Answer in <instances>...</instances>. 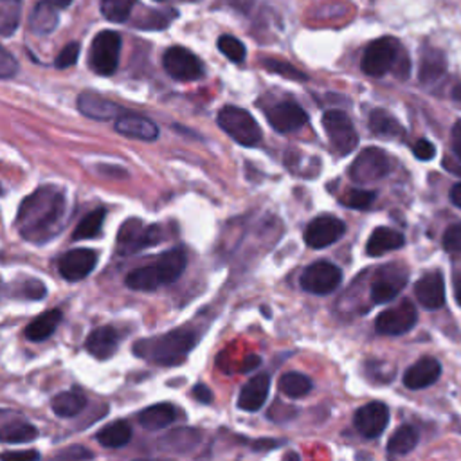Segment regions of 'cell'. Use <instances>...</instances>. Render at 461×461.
I'll list each match as a JSON object with an SVG mask.
<instances>
[{
	"label": "cell",
	"instance_id": "816d5d0a",
	"mask_svg": "<svg viewBox=\"0 0 461 461\" xmlns=\"http://www.w3.org/2000/svg\"><path fill=\"white\" fill-rule=\"evenodd\" d=\"M449 199H450V202H452L456 207L461 209V183H459V184H454V186L450 188Z\"/></svg>",
	"mask_w": 461,
	"mask_h": 461
},
{
	"label": "cell",
	"instance_id": "836d02e7",
	"mask_svg": "<svg viewBox=\"0 0 461 461\" xmlns=\"http://www.w3.org/2000/svg\"><path fill=\"white\" fill-rule=\"evenodd\" d=\"M105 216H106V209L105 207H98L94 211H90L87 216H83V220L76 225L73 240L80 242V240H90V238H98L101 235V229L105 223Z\"/></svg>",
	"mask_w": 461,
	"mask_h": 461
},
{
	"label": "cell",
	"instance_id": "ffe728a7",
	"mask_svg": "<svg viewBox=\"0 0 461 461\" xmlns=\"http://www.w3.org/2000/svg\"><path fill=\"white\" fill-rule=\"evenodd\" d=\"M406 281H408V276L403 272H396V270H389V269L380 270L379 276L375 277V281L371 283V301L375 305L393 301L400 294Z\"/></svg>",
	"mask_w": 461,
	"mask_h": 461
},
{
	"label": "cell",
	"instance_id": "f6af8a7d",
	"mask_svg": "<svg viewBox=\"0 0 461 461\" xmlns=\"http://www.w3.org/2000/svg\"><path fill=\"white\" fill-rule=\"evenodd\" d=\"M19 71V64L15 58L10 54V51L3 49V54H0V76H3L4 80L15 76Z\"/></svg>",
	"mask_w": 461,
	"mask_h": 461
},
{
	"label": "cell",
	"instance_id": "7bdbcfd3",
	"mask_svg": "<svg viewBox=\"0 0 461 461\" xmlns=\"http://www.w3.org/2000/svg\"><path fill=\"white\" fill-rule=\"evenodd\" d=\"M20 291H22L20 298H24V300H33V301H36V300H43V298L47 296L45 285L40 283L38 279H27V281L20 286Z\"/></svg>",
	"mask_w": 461,
	"mask_h": 461
},
{
	"label": "cell",
	"instance_id": "484cf974",
	"mask_svg": "<svg viewBox=\"0 0 461 461\" xmlns=\"http://www.w3.org/2000/svg\"><path fill=\"white\" fill-rule=\"evenodd\" d=\"M370 129L377 137L382 139H402L406 136V130H403L395 115L382 108H377L370 113Z\"/></svg>",
	"mask_w": 461,
	"mask_h": 461
},
{
	"label": "cell",
	"instance_id": "681fc988",
	"mask_svg": "<svg viewBox=\"0 0 461 461\" xmlns=\"http://www.w3.org/2000/svg\"><path fill=\"white\" fill-rule=\"evenodd\" d=\"M452 150L461 162V121L452 127Z\"/></svg>",
	"mask_w": 461,
	"mask_h": 461
},
{
	"label": "cell",
	"instance_id": "1f68e13d",
	"mask_svg": "<svg viewBox=\"0 0 461 461\" xmlns=\"http://www.w3.org/2000/svg\"><path fill=\"white\" fill-rule=\"evenodd\" d=\"M277 389L288 398H303L312 391V380L300 371H286L279 377Z\"/></svg>",
	"mask_w": 461,
	"mask_h": 461
},
{
	"label": "cell",
	"instance_id": "52a82bcc",
	"mask_svg": "<svg viewBox=\"0 0 461 461\" xmlns=\"http://www.w3.org/2000/svg\"><path fill=\"white\" fill-rule=\"evenodd\" d=\"M160 225H145L139 218L127 220L118 235V254L129 256L157 246L162 240Z\"/></svg>",
	"mask_w": 461,
	"mask_h": 461
},
{
	"label": "cell",
	"instance_id": "d590c367",
	"mask_svg": "<svg viewBox=\"0 0 461 461\" xmlns=\"http://www.w3.org/2000/svg\"><path fill=\"white\" fill-rule=\"evenodd\" d=\"M22 19V0H0V33L10 38Z\"/></svg>",
	"mask_w": 461,
	"mask_h": 461
},
{
	"label": "cell",
	"instance_id": "83f0119b",
	"mask_svg": "<svg viewBox=\"0 0 461 461\" xmlns=\"http://www.w3.org/2000/svg\"><path fill=\"white\" fill-rule=\"evenodd\" d=\"M60 323H62V310H58V309L47 310V312L40 314L26 328V337L33 342H42L54 333V330L58 328V324H60Z\"/></svg>",
	"mask_w": 461,
	"mask_h": 461
},
{
	"label": "cell",
	"instance_id": "ba28073f",
	"mask_svg": "<svg viewBox=\"0 0 461 461\" xmlns=\"http://www.w3.org/2000/svg\"><path fill=\"white\" fill-rule=\"evenodd\" d=\"M391 169L389 155L380 148H366L350 166V179L357 184L375 183L386 177Z\"/></svg>",
	"mask_w": 461,
	"mask_h": 461
},
{
	"label": "cell",
	"instance_id": "74e56055",
	"mask_svg": "<svg viewBox=\"0 0 461 461\" xmlns=\"http://www.w3.org/2000/svg\"><path fill=\"white\" fill-rule=\"evenodd\" d=\"M136 0H101V13L106 20L123 24L129 20Z\"/></svg>",
	"mask_w": 461,
	"mask_h": 461
},
{
	"label": "cell",
	"instance_id": "11a10c76",
	"mask_svg": "<svg viewBox=\"0 0 461 461\" xmlns=\"http://www.w3.org/2000/svg\"><path fill=\"white\" fill-rule=\"evenodd\" d=\"M159 3H160V0H159Z\"/></svg>",
	"mask_w": 461,
	"mask_h": 461
},
{
	"label": "cell",
	"instance_id": "e575fe53",
	"mask_svg": "<svg viewBox=\"0 0 461 461\" xmlns=\"http://www.w3.org/2000/svg\"><path fill=\"white\" fill-rule=\"evenodd\" d=\"M3 441L4 443H29L36 440L38 431L35 426L15 418V420H4L3 424Z\"/></svg>",
	"mask_w": 461,
	"mask_h": 461
},
{
	"label": "cell",
	"instance_id": "f35d334b",
	"mask_svg": "<svg viewBox=\"0 0 461 461\" xmlns=\"http://www.w3.org/2000/svg\"><path fill=\"white\" fill-rule=\"evenodd\" d=\"M218 49L220 52L227 58V60L235 62V64H242L246 60V45L230 35H223L218 38Z\"/></svg>",
	"mask_w": 461,
	"mask_h": 461
},
{
	"label": "cell",
	"instance_id": "ac0fdd59",
	"mask_svg": "<svg viewBox=\"0 0 461 461\" xmlns=\"http://www.w3.org/2000/svg\"><path fill=\"white\" fill-rule=\"evenodd\" d=\"M115 132L139 141H155L159 137V127L139 113H123L115 120Z\"/></svg>",
	"mask_w": 461,
	"mask_h": 461
},
{
	"label": "cell",
	"instance_id": "f546056e",
	"mask_svg": "<svg viewBox=\"0 0 461 461\" xmlns=\"http://www.w3.org/2000/svg\"><path fill=\"white\" fill-rule=\"evenodd\" d=\"M96 440L106 449H121L132 440V427L125 420L108 424L98 433Z\"/></svg>",
	"mask_w": 461,
	"mask_h": 461
},
{
	"label": "cell",
	"instance_id": "2e32d148",
	"mask_svg": "<svg viewBox=\"0 0 461 461\" xmlns=\"http://www.w3.org/2000/svg\"><path fill=\"white\" fill-rule=\"evenodd\" d=\"M78 108L83 115L96 121H110V120H118L121 118L123 113H127V110L120 105H115L113 101L96 94V92H83L78 98Z\"/></svg>",
	"mask_w": 461,
	"mask_h": 461
},
{
	"label": "cell",
	"instance_id": "603a6c76",
	"mask_svg": "<svg viewBox=\"0 0 461 461\" xmlns=\"http://www.w3.org/2000/svg\"><path fill=\"white\" fill-rule=\"evenodd\" d=\"M153 265L157 269L160 283L171 285V283H176L183 276V272L186 270L188 256H186L184 249H181V247L169 249V251L162 253Z\"/></svg>",
	"mask_w": 461,
	"mask_h": 461
},
{
	"label": "cell",
	"instance_id": "f5cc1de1",
	"mask_svg": "<svg viewBox=\"0 0 461 461\" xmlns=\"http://www.w3.org/2000/svg\"><path fill=\"white\" fill-rule=\"evenodd\" d=\"M47 3L52 4L58 10H64V8H67L73 3V0H47Z\"/></svg>",
	"mask_w": 461,
	"mask_h": 461
},
{
	"label": "cell",
	"instance_id": "7c38bea8",
	"mask_svg": "<svg viewBox=\"0 0 461 461\" xmlns=\"http://www.w3.org/2000/svg\"><path fill=\"white\" fill-rule=\"evenodd\" d=\"M346 233V225L337 216L323 215L314 218L307 230H305V242L310 249H324L335 242H339Z\"/></svg>",
	"mask_w": 461,
	"mask_h": 461
},
{
	"label": "cell",
	"instance_id": "4dcf8cb0",
	"mask_svg": "<svg viewBox=\"0 0 461 461\" xmlns=\"http://www.w3.org/2000/svg\"><path fill=\"white\" fill-rule=\"evenodd\" d=\"M125 283L129 288H132V291H137V293H153L159 286H162L153 263L129 272Z\"/></svg>",
	"mask_w": 461,
	"mask_h": 461
},
{
	"label": "cell",
	"instance_id": "9a60e30c",
	"mask_svg": "<svg viewBox=\"0 0 461 461\" xmlns=\"http://www.w3.org/2000/svg\"><path fill=\"white\" fill-rule=\"evenodd\" d=\"M96 265L98 254L92 249H73L58 262V269H60V274L67 281L85 279L96 269Z\"/></svg>",
	"mask_w": 461,
	"mask_h": 461
},
{
	"label": "cell",
	"instance_id": "ee69618b",
	"mask_svg": "<svg viewBox=\"0 0 461 461\" xmlns=\"http://www.w3.org/2000/svg\"><path fill=\"white\" fill-rule=\"evenodd\" d=\"M443 249L447 253H461V223H454L445 230Z\"/></svg>",
	"mask_w": 461,
	"mask_h": 461
},
{
	"label": "cell",
	"instance_id": "277c9868",
	"mask_svg": "<svg viewBox=\"0 0 461 461\" xmlns=\"http://www.w3.org/2000/svg\"><path fill=\"white\" fill-rule=\"evenodd\" d=\"M218 127L242 146H256L263 134L253 115L238 106H223L218 112Z\"/></svg>",
	"mask_w": 461,
	"mask_h": 461
},
{
	"label": "cell",
	"instance_id": "44dd1931",
	"mask_svg": "<svg viewBox=\"0 0 461 461\" xmlns=\"http://www.w3.org/2000/svg\"><path fill=\"white\" fill-rule=\"evenodd\" d=\"M118 346L120 332L113 326L96 328L85 340V350L99 361H108L110 357H113V354L118 352Z\"/></svg>",
	"mask_w": 461,
	"mask_h": 461
},
{
	"label": "cell",
	"instance_id": "60d3db41",
	"mask_svg": "<svg viewBox=\"0 0 461 461\" xmlns=\"http://www.w3.org/2000/svg\"><path fill=\"white\" fill-rule=\"evenodd\" d=\"M263 67L274 74H281L288 80H294V82H307V74L298 71L296 67H293L291 64L286 62H279V60H272V58H269V60H263Z\"/></svg>",
	"mask_w": 461,
	"mask_h": 461
},
{
	"label": "cell",
	"instance_id": "d6986e66",
	"mask_svg": "<svg viewBox=\"0 0 461 461\" xmlns=\"http://www.w3.org/2000/svg\"><path fill=\"white\" fill-rule=\"evenodd\" d=\"M269 391H270V377L267 373L254 375L251 380L246 382V386L238 395V408L249 413L260 411L269 398Z\"/></svg>",
	"mask_w": 461,
	"mask_h": 461
},
{
	"label": "cell",
	"instance_id": "8992f818",
	"mask_svg": "<svg viewBox=\"0 0 461 461\" xmlns=\"http://www.w3.org/2000/svg\"><path fill=\"white\" fill-rule=\"evenodd\" d=\"M323 129L330 141V148L333 150L335 155L339 157L350 155L357 148L359 145L357 130L350 120V115H346L344 112L340 110L324 112Z\"/></svg>",
	"mask_w": 461,
	"mask_h": 461
},
{
	"label": "cell",
	"instance_id": "3957f363",
	"mask_svg": "<svg viewBox=\"0 0 461 461\" xmlns=\"http://www.w3.org/2000/svg\"><path fill=\"white\" fill-rule=\"evenodd\" d=\"M393 69H396L400 78H408L410 62L406 54L402 52L400 42L393 36H382L371 42L363 56V71L368 76L380 78Z\"/></svg>",
	"mask_w": 461,
	"mask_h": 461
},
{
	"label": "cell",
	"instance_id": "ab89813d",
	"mask_svg": "<svg viewBox=\"0 0 461 461\" xmlns=\"http://www.w3.org/2000/svg\"><path fill=\"white\" fill-rule=\"evenodd\" d=\"M377 193L368 190H350L340 199V204L350 209H368L375 202Z\"/></svg>",
	"mask_w": 461,
	"mask_h": 461
},
{
	"label": "cell",
	"instance_id": "5bb4252c",
	"mask_svg": "<svg viewBox=\"0 0 461 461\" xmlns=\"http://www.w3.org/2000/svg\"><path fill=\"white\" fill-rule=\"evenodd\" d=\"M389 424V410L384 402H370L354 417V426L364 438H379Z\"/></svg>",
	"mask_w": 461,
	"mask_h": 461
},
{
	"label": "cell",
	"instance_id": "f907efd6",
	"mask_svg": "<svg viewBox=\"0 0 461 461\" xmlns=\"http://www.w3.org/2000/svg\"><path fill=\"white\" fill-rule=\"evenodd\" d=\"M4 459H38L40 454L36 450H20V452H4Z\"/></svg>",
	"mask_w": 461,
	"mask_h": 461
},
{
	"label": "cell",
	"instance_id": "8fae6325",
	"mask_svg": "<svg viewBox=\"0 0 461 461\" xmlns=\"http://www.w3.org/2000/svg\"><path fill=\"white\" fill-rule=\"evenodd\" d=\"M418 321L417 309L411 301H402L400 305L384 310L375 321V328L382 335H403L415 328Z\"/></svg>",
	"mask_w": 461,
	"mask_h": 461
},
{
	"label": "cell",
	"instance_id": "4316f807",
	"mask_svg": "<svg viewBox=\"0 0 461 461\" xmlns=\"http://www.w3.org/2000/svg\"><path fill=\"white\" fill-rule=\"evenodd\" d=\"M87 406V398L80 391H66L52 398V413L60 418H74Z\"/></svg>",
	"mask_w": 461,
	"mask_h": 461
},
{
	"label": "cell",
	"instance_id": "7a4b0ae2",
	"mask_svg": "<svg viewBox=\"0 0 461 461\" xmlns=\"http://www.w3.org/2000/svg\"><path fill=\"white\" fill-rule=\"evenodd\" d=\"M199 335L190 328H177L157 337L141 339L134 346V354L148 363L160 366H177L186 361L195 348Z\"/></svg>",
	"mask_w": 461,
	"mask_h": 461
},
{
	"label": "cell",
	"instance_id": "9c48e42d",
	"mask_svg": "<svg viewBox=\"0 0 461 461\" xmlns=\"http://www.w3.org/2000/svg\"><path fill=\"white\" fill-rule=\"evenodd\" d=\"M162 67L177 82H195L204 74L202 62L190 49L176 45L169 47L162 56Z\"/></svg>",
	"mask_w": 461,
	"mask_h": 461
},
{
	"label": "cell",
	"instance_id": "d4e9b609",
	"mask_svg": "<svg viewBox=\"0 0 461 461\" xmlns=\"http://www.w3.org/2000/svg\"><path fill=\"white\" fill-rule=\"evenodd\" d=\"M177 420V411L171 403H155V406H150L148 410H145L139 415V424L143 429L146 431H160L169 427L173 422Z\"/></svg>",
	"mask_w": 461,
	"mask_h": 461
},
{
	"label": "cell",
	"instance_id": "b9f144b4",
	"mask_svg": "<svg viewBox=\"0 0 461 461\" xmlns=\"http://www.w3.org/2000/svg\"><path fill=\"white\" fill-rule=\"evenodd\" d=\"M78 58H80V43L78 42H71V43H67L62 49L60 54H58L54 66L58 69H69V67H73L78 62Z\"/></svg>",
	"mask_w": 461,
	"mask_h": 461
},
{
	"label": "cell",
	"instance_id": "8d00e7d4",
	"mask_svg": "<svg viewBox=\"0 0 461 461\" xmlns=\"http://www.w3.org/2000/svg\"><path fill=\"white\" fill-rule=\"evenodd\" d=\"M58 8H54L52 4H49L47 0L45 3H40L33 15H31V29L36 35H47L51 33L56 26H58Z\"/></svg>",
	"mask_w": 461,
	"mask_h": 461
},
{
	"label": "cell",
	"instance_id": "db71d44e",
	"mask_svg": "<svg viewBox=\"0 0 461 461\" xmlns=\"http://www.w3.org/2000/svg\"><path fill=\"white\" fill-rule=\"evenodd\" d=\"M454 288H456V301L459 303V307H461V277H457L456 279V283H454Z\"/></svg>",
	"mask_w": 461,
	"mask_h": 461
},
{
	"label": "cell",
	"instance_id": "6da1fadb",
	"mask_svg": "<svg viewBox=\"0 0 461 461\" xmlns=\"http://www.w3.org/2000/svg\"><path fill=\"white\" fill-rule=\"evenodd\" d=\"M67 199L58 186H42L19 207L17 229L24 240L42 246L51 242L66 223Z\"/></svg>",
	"mask_w": 461,
	"mask_h": 461
},
{
	"label": "cell",
	"instance_id": "c3c4849f",
	"mask_svg": "<svg viewBox=\"0 0 461 461\" xmlns=\"http://www.w3.org/2000/svg\"><path fill=\"white\" fill-rule=\"evenodd\" d=\"M193 396H195L199 402H202V403H211V402H213V393H211V389H209L207 386H204V384H197V386L193 387Z\"/></svg>",
	"mask_w": 461,
	"mask_h": 461
},
{
	"label": "cell",
	"instance_id": "5b68a950",
	"mask_svg": "<svg viewBox=\"0 0 461 461\" xmlns=\"http://www.w3.org/2000/svg\"><path fill=\"white\" fill-rule=\"evenodd\" d=\"M121 35L115 31H101L96 35L89 52V66L99 76H112L120 67Z\"/></svg>",
	"mask_w": 461,
	"mask_h": 461
},
{
	"label": "cell",
	"instance_id": "d6a6232c",
	"mask_svg": "<svg viewBox=\"0 0 461 461\" xmlns=\"http://www.w3.org/2000/svg\"><path fill=\"white\" fill-rule=\"evenodd\" d=\"M418 431L413 426L398 427L387 441V452L393 456H406L418 445Z\"/></svg>",
	"mask_w": 461,
	"mask_h": 461
},
{
	"label": "cell",
	"instance_id": "7dc6e473",
	"mask_svg": "<svg viewBox=\"0 0 461 461\" xmlns=\"http://www.w3.org/2000/svg\"><path fill=\"white\" fill-rule=\"evenodd\" d=\"M92 456H94V454H92L90 450H87L85 447L74 445V447H69V449L62 450L56 457H58V459H89V457H92Z\"/></svg>",
	"mask_w": 461,
	"mask_h": 461
},
{
	"label": "cell",
	"instance_id": "4fadbf2b",
	"mask_svg": "<svg viewBox=\"0 0 461 461\" xmlns=\"http://www.w3.org/2000/svg\"><path fill=\"white\" fill-rule=\"evenodd\" d=\"M269 125L279 134H291L309 123L307 112L294 101H281L267 110Z\"/></svg>",
	"mask_w": 461,
	"mask_h": 461
},
{
	"label": "cell",
	"instance_id": "e0dca14e",
	"mask_svg": "<svg viewBox=\"0 0 461 461\" xmlns=\"http://www.w3.org/2000/svg\"><path fill=\"white\" fill-rule=\"evenodd\" d=\"M415 296L427 310H438L445 305V281L441 272H429L415 285Z\"/></svg>",
	"mask_w": 461,
	"mask_h": 461
},
{
	"label": "cell",
	"instance_id": "30bf717a",
	"mask_svg": "<svg viewBox=\"0 0 461 461\" xmlns=\"http://www.w3.org/2000/svg\"><path fill=\"white\" fill-rule=\"evenodd\" d=\"M342 281V270L332 262H316L309 265L300 279L305 293L326 296L332 294Z\"/></svg>",
	"mask_w": 461,
	"mask_h": 461
},
{
	"label": "cell",
	"instance_id": "f1b7e54d",
	"mask_svg": "<svg viewBox=\"0 0 461 461\" xmlns=\"http://www.w3.org/2000/svg\"><path fill=\"white\" fill-rule=\"evenodd\" d=\"M447 69V62L443 54L438 49H426L422 52V60H420V82L426 85H431L434 82H438Z\"/></svg>",
	"mask_w": 461,
	"mask_h": 461
},
{
	"label": "cell",
	"instance_id": "bcb514c9",
	"mask_svg": "<svg viewBox=\"0 0 461 461\" xmlns=\"http://www.w3.org/2000/svg\"><path fill=\"white\" fill-rule=\"evenodd\" d=\"M413 153H415V157H417L418 160H431V159H434V155H436V148H434V145H433L431 141L420 139V141H417V145L413 146Z\"/></svg>",
	"mask_w": 461,
	"mask_h": 461
},
{
	"label": "cell",
	"instance_id": "cb8c5ba5",
	"mask_svg": "<svg viewBox=\"0 0 461 461\" xmlns=\"http://www.w3.org/2000/svg\"><path fill=\"white\" fill-rule=\"evenodd\" d=\"M403 244H406V238H403L400 230H395L391 227H377L366 244V253L377 258L403 247Z\"/></svg>",
	"mask_w": 461,
	"mask_h": 461
},
{
	"label": "cell",
	"instance_id": "7402d4cb",
	"mask_svg": "<svg viewBox=\"0 0 461 461\" xmlns=\"http://www.w3.org/2000/svg\"><path fill=\"white\" fill-rule=\"evenodd\" d=\"M441 375V364L434 357H422L403 373V386L408 389H426Z\"/></svg>",
	"mask_w": 461,
	"mask_h": 461
}]
</instances>
